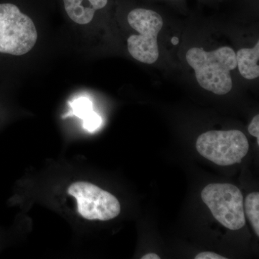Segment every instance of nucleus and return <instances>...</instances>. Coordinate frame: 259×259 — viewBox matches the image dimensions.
<instances>
[{
	"label": "nucleus",
	"mask_w": 259,
	"mask_h": 259,
	"mask_svg": "<svg viewBox=\"0 0 259 259\" xmlns=\"http://www.w3.org/2000/svg\"><path fill=\"white\" fill-rule=\"evenodd\" d=\"M245 214L254 230L255 234L259 236V193L253 192L247 196L245 200Z\"/></svg>",
	"instance_id": "obj_9"
},
{
	"label": "nucleus",
	"mask_w": 259,
	"mask_h": 259,
	"mask_svg": "<svg viewBox=\"0 0 259 259\" xmlns=\"http://www.w3.org/2000/svg\"><path fill=\"white\" fill-rule=\"evenodd\" d=\"M201 197L213 217L231 231L245 225L244 202L241 191L231 184H209L202 190Z\"/></svg>",
	"instance_id": "obj_4"
},
{
	"label": "nucleus",
	"mask_w": 259,
	"mask_h": 259,
	"mask_svg": "<svg viewBox=\"0 0 259 259\" xmlns=\"http://www.w3.org/2000/svg\"><path fill=\"white\" fill-rule=\"evenodd\" d=\"M248 133L257 139V144L259 146V115H255L248 126Z\"/></svg>",
	"instance_id": "obj_10"
},
{
	"label": "nucleus",
	"mask_w": 259,
	"mask_h": 259,
	"mask_svg": "<svg viewBox=\"0 0 259 259\" xmlns=\"http://www.w3.org/2000/svg\"><path fill=\"white\" fill-rule=\"evenodd\" d=\"M108 0H64V8L71 20L79 25L93 20L97 10L102 9Z\"/></svg>",
	"instance_id": "obj_6"
},
{
	"label": "nucleus",
	"mask_w": 259,
	"mask_h": 259,
	"mask_svg": "<svg viewBox=\"0 0 259 259\" xmlns=\"http://www.w3.org/2000/svg\"><path fill=\"white\" fill-rule=\"evenodd\" d=\"M68 194L76 199L80 215L89 221H110L120 213L118 199L93 184L74 182L68 189Z\"/></svg>",
	"instance_id": "obj_5"
},
{
	"label": "nucleus",
	"mask_w": 259,
	"mask_h": 259,
	"mask_svg": "<svg viewBox=\"0 0 259 259\" xmlns=\"http://www.w3.org/2000/svg\"><path fill=\"white\" fill-rule=\"evenodd\" d=\"M186 59L202 88L218 95L230 93L233 88L230 72L237 66L236 53L231 48L221 47L210 52L202 48H192Z\"/></svg>",
	"instance_id": "obj_1"
},
{
	"label": "nucleus",
	"mask_w": 259,
	"mask_h": 259,
	"mask_svg": "<svg viewBox=\"0 0 259 259\" xmlns=\"http://www.w3.org/2000/svg\"><path fill=\"white\" fill-rule=\"evenodd\" d=\"M142 259H160V256H158L157 254H156V253H147V254H146L144 255V256L141 258Z\"/></svg>",
	"instance_id": "obj_12"
},
{
	"label": "nucleus",
	"mask_w": 259,
	"mask_h": 259,
	"mask_svg": "<svg viewBox=\"0 0 259 259\" xmlns=\"http://www.w3.org/2000/svg\"><path fill=\"white\" fill-rule=\"evenodd\" d=\"M195 259H227L226 257L222 256V255H218L217 253H213V252L206 251L202 252L196 255Z\"/></svg>",
	"instance_id": "obj_11"
},
{
	"label": "nucleus",
	"mask_w": 259,
	"mask_h": 259,
	"mask_svg": "<svg viewBox=\"0 0 259 259\" xmlns=\"http://www.w3.org/2000/svg\"><path fill=\"white\" fill-rule=\"evenodd\" d=\"M129 25L139 32L127 39V49L136 60L152 64L159 56L157 37L163 27L161 15L153 10L137 8L127 16Z\"/></svg>",
	"instance_id": "obj_2"
},
{
	"label": "nucleus",
	"mask_w": 259,
	"mask_h": 259,
	"mask_svg": "<svg viewBox=\"0 0 259 259\" xmlns=\"http://www.w3.org/2000/svg\"><path fill=\"white\" fill-rule=\"evenodd\" d=\"M237 66L241 76L252 80L259 76V42L252 49H241L236 54Z\"/></svg>",
	"instance_id": "obj_7"
},
{
	"label": "nucleus",
	"mask_w": 259,
	"mask_h": 259,
	"mask_svg": "<svg viewBox=\"0 0 259 259\" xmlns=\"http://www.w3.org/2000/svg\"><path fill=\"white\" fill-rule=\"evenodd\" d=\"M179 42H180V40H179L178 37L176 36L172 37L171 42L173 45H177V44H179Z\"/></svg>",
	"instance_id": "obj_13"
},
{
	"label": "nucleus",
	"mask_w": 259,
	"mask_h": 259,
	"mask_svg": "<svg viewBox=\"0 0 259 259\" xmlns=\"http://www.w3.org/2000/svg\"><path fill=\"white\" fill-rule=\"evenodd\" d=\"M71 105L74 115L82 119L83 128L94 132L100 127L101 117L93 111V103L89 99L81 97L71 102Z\"/></svg>",
	"instance_id": "obj_8"
},
{
	"label": "nucleus",
	"mask_w": 259,
	"mask_h": 259,
	"mask_svg": "<svg viewBox=\"0 0 259 259\" xmlns=\"http://www.w3.org/2000/svg\"><path fill=\"white\" fill-rule=\"evenodd\" d=\"M196 148L201 156L219 166L241 163L249 150L246 136L238 130L211 131L199 136Z\"/></svg>",
	"instance_id": "obj_3"
}]
</instances>
